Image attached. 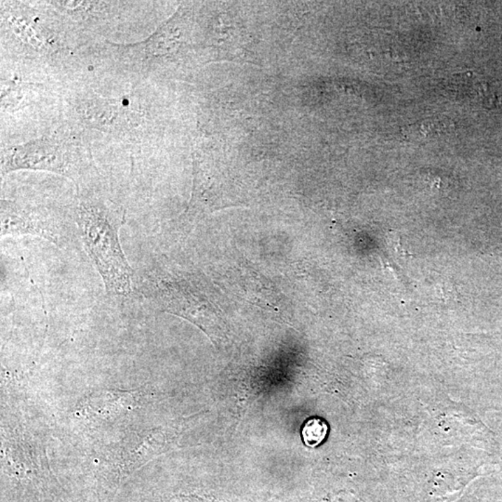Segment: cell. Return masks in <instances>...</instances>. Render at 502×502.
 Segmentation results:
<instances>
[{
	"instance_id": "6da1fadb",
	"label": "cell",
	"mask_w": 502,
	"mask_h": 502,
	"mask_svg": "<svg viewBox=\"0 0 502 502\" xmlns=\"http://www.w3.org/2000/svg\"><path fill=\"white\" fill-rule=\"evenodd\" d=\"M125 211L110 200L81 199L75 224L85 250L103 279L107 294L129 296L134 272L121 247Z\"/></svg>"
},
{
	"instance_id": "7a4b0ae2",
	"label": "cell",
	"mask_w": 502,
	"mask_h": 502,
	"mask_svg": "<svg viewBox=\"0 0 502 502\" xmlns=\"http://www.w3.org/2000/svg\"><path fill=\"white\" fill-rule=\"evenodd\" d=\"M72 219L46 208L2 200L1 236H33L64 249L74 238Z\"/></svg>"
},
{
	"instance_id": "3957f363",
	"label": "cell",
	"mask_w": 502,
	"mask_h": 502,
	"mask_svg": "<svg viewBox=\"0 0 502 502\" xmlns=\"http://www.w3.org/2000/svg\"><path fill=\"white\" fill-rule=\"evenodd\" d=\"M80 159L69 151L52 146H22L6 155L2 174L14 169H43L77 179L83 171Z\"/></svg>"
},
{
	"instance_id": "277c9868",
	"label": "cell",
	"mask_w": 502,
	"mask_h": 502,
	"mask_svg": "<svg viewBox=\"0 0 502 502\" xmlns=\"http://www.w3.org/2000/svg\"><path fill=\"white\" fill-rule=\"evenodd\" d=\"M447 131V121L440 118H428L408 126L404 132L410 140L425 141L438 137Z\"/></svg>"
},
{
	"instance_id": "5b68a950",
	"label": "cell",
	"mask_w": 502,
	"mask_h": 502,
	"mask_svg": "<svg viewBox=\"0 0 502 502\" xmlns=\"http://www.w3.org/2000/svg\"><path fill=\"white\" fill-rule=\"evenodd\" d=\"M450 89L462 97L475 98L486 92L484 81L472 73L455 76L450 80Z\"/></svg>"
},
{
	"instance_id": "8992f818",
	"label": "cell",
	"mask_w": 502,
	"mask_h": 502,
	"mask_svg": "<svg viewBox=\"0 0 502 502\" xmlns=\"http://www.w3.org/2000/svg\"><path fill=\"white\" fill-rule=\"evenodd\" d=\"M329 433V426L320 418L307 420L301 429V436L304 444L309 447H315L326 439Z\"/></svg>"
}]
</instances>
